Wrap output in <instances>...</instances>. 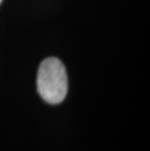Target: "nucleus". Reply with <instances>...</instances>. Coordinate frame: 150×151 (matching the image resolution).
Instances as JSON below:
<instances>
[{
  "mask_svg": "<svg viewBox=\"0 0 150 151\" xmlns=\"http://www.w3.org/2000/svg\"><path fill=\"white\" fill-rule=\"evenodd\" d=\"M68 89L67 74L63 63L57 58H48L39 66L37 90L44 101L58 104L65 99Z\"/></svg>",
  "mask_w": 150,
  "mask_h": 151,
  "instance_id": "nucleus-1",
  "label": "nucleus"
},
{
  "mask_svg": "<svg viewBox=\"0 0 150 151\" xmlns=\"http://www.w3.org/2000/svg\"><path fill=\"white\" fill-rule=\"evenodd\" d=\"M2 2V0H0V3H1Z\"/></svg>",
  "mask_w": 150,
  "mask_h": 151,
  "instance_id": "nucleus-2",
  "label": "nucleus"
}]
</instances>
